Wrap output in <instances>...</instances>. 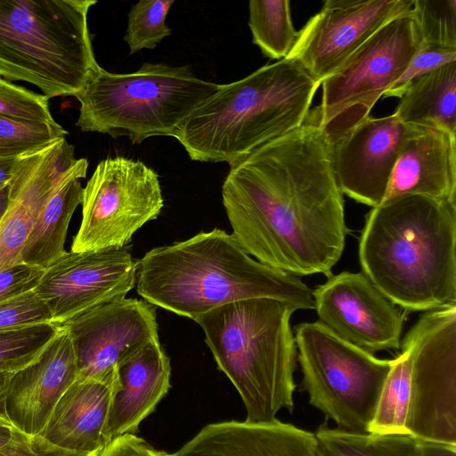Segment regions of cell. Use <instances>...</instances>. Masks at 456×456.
<instances>
[{
  "instance_id": "cell-40",
  "label": "cell",
  "mask_w": 456,
  "mask_h": 456,
  "mask_svg": "<svg viewBox=\"0 0 456 456\" xmlns=\"http://www.w3.org/2000/svg\"><path fill=\"white\" fill-rule=\"evenodd\" d=\"M20 159L0 158V190L9 184Z\"/></svg>"
},
{
  "instance_id": "cell-16",
  "label": "cell",
  "mask_w": 456,
  "mask_h": 456,
  "mask_svg": "<svg viewBox=\"0 0 456 456\" xmlns=\"http://www.w3.org/2000/svg\"><path fill=\"white\" fill-rule=\"evenodd\" d=\"M408 128L394 113L369 116L332 142L333 167L342 193L372 208L380 205Z\"/></svg>"
},
{
  "instance_id": "cell-41",
  "label": "cell",
  "mask_w": 456,
  "mask_h": 456,
  "mask_svg": "<svg viewBox=\"0 0 456 456\" xmlns=\"http://www.w3.org/2000/svg\"><path fill=\"white\" fill-rule=\"evenodd\" d=\"M18 429L0 426V449L7 444Z\"/></svg>"
},
{
  "instance_id": "cell-26",
  "label": "cell",
  "mask_w": 456,
  "mask_h": 456,
  "mask_svg": "<svg viewBox=\"0 0 456 456\" xmlns=\"http://www.w3.org/2000/svg\"><path fill=\"white\" fill-rule=\"evenodd\" d=\"M253 43L273 60L289 56L299 32L295 29L289 0H251L248 22Z\"/></svg>"
},
{
  "instance_id": "cell-39",
  "label": "cell",
  "mask_w": 456,
  "mask_h": 456,
  "mask_svg": "<svg viewBox=\"0 0 456 456\" xmlns=\"http://www.w3.org/2000/svg\"><path fill=\"white\" fill-rule=\"evenodd\" d=\"M10 377L9 374L0 371V426L17 429L5 411V397Z\"/></svg>"
},
{
  "instance_id": "cell-19",
  "label": "cell",
  "mask_w": 456,
  "mask_h": 456,
  "mask_svg": "<svg viewBox=\"0 0 456 456\" xmlns=\"http://www.w3.org/2000/svg\"><path fill=\"white\" fill-rule=\"evenodd\" d=\"M404 195L456 203V134L409 126L382 202Z\"/></svg>"
},
{
  "instance_id": "cell-37",
  "label": "cell",
  "mask_w": 456,
  "mask_h": 456,
  "mask_svg": "<svg viewBox=\"0 0 456 456\" xmlns=\"http://www.w3.org/2000/svg\"><path fill=\"white\" fill-rule=\"evenodd\" d=\"M97 456H172V453L155 449L134 434H126L111 440Z\"/></svg>"
},
{
  "instance_id": "cell-1",
  "label": "cell",
  "mask_w": 456,
  "mask_h": 456,
  "mask_svg": "<svg viewBox=\"0 0 456 456\" xmlns=\"http://www.w3.org/2000/svg\"><path fill=\"white\" fill-rule=\"evenodd\" d=\"M222 201L232 235L256 261L297 277L332 275L348 233L344 194L331 143L308 115L232 164Z\"/></svg>"
},
{
  "instance_id": "cell-4",
  "label": "cell",
  "mask_w": 456,
  "mask_h": 456,
  "mask_svg": "<svg viewBox=\"0 0 456 456\" xmlns=\"http://www.w3.org/2000/svg\"><path fill=\"white\" fill-rule=\"evenodd\" d=\"M321 86L285 58L219 87L186 119L175 139L189 158L231 166L301 126Z\"/></svg>"
},
{
  "instance_id": "cell-36",
  "label": "cell",
  "mask_w": 456,
  "mask_h": 456,
  "mask_svg": "<svg viewBox=\"0 0 456 456\" xmlns=\"http://www.w3.org/2000/svg\"><path fill=\"white\" fill-rule=\"evenodd\" d=\"M44 270L26 263L12 266L0 273V300L34 290Z\"/></svg>"
},
{
  "instance_id": "cell-11",
  "label": "cell",
  "mask_w": 456,
  "mask_h": 456,
  "mask_svg": "<svg viewBox=\"0 0 456 456\" xmlns=\"http://www.w3.org/2000/svg\"><path fill=\"white\" fill-rule=\"evenodd\" d=\"M402 343L411 352L407 434L456 445V305L427 311Z\"/></svg>"
},
{
  "instance_id": "cell-13",
  "label": "cell",
  "mask_w": 456,
  "mask_h": 456,
  "mask_svg": "<svg viewBox=\"0 0 456 456\" xmlns=\"http://www.w3.org/2000/svg\"><path fill=\"white\" fill-rule=\"evenodd\" d=\"M137 263L125 248L67 251L44 270L34 289L57 328L107 302L126 297L136 281Z\"/></svg>"
},
{
  "instance_id": "cell-7",
  "label": "cell",
  "mask_w": 456,
  "mask_h": 456,
  "mask_svg": "<svg viewBox=\"0 0 456 456\" xmlns=\"http://www.w3.org/2000/svg\"><path fill=\"white\" fill-rule=\"evenodd\" d=\"M218 87L188 66L147 62L125 74L99 66L75 96L80 103L76 126L137 144L153 136L176 138L189 116Z\"/></svg>"
},
{
  "instance_id": "cell-28",
  "label": "cell",
  "mask_w": 456,
  "mask_h": 456,
  "mask_svg": "<svg viewBox=\"0 0 456 456\" xmlns=\"http://www.w3.org/2000/svg\"><path fill=\"white\" fill-rule=\"evenodd\" d=\"M59 331L47 323L0 332V371L12 376L35 362Z\"/></svg>"
},
{
  "instance_id": "cell-8",
  "label": "cell",
  "mask_w": 456,
  "mask_h": 456,
  "mask_svg": "<svg viewBox=\"0 0 456 456\" xmlns=\"http://www.w3.org/2000/svg\"><path fill=\"white\" fill-rule=\"evenodd\" d=\"M295 342L309 403L338 428L368 433L393 359L377 358L319 321L297 325Z\"/></svg>"
},
{
  "instance_id": "cell-17",
  "label": "cell",
  "mask_w": 456,
  "mask_h": 456,
  "mask_svg": "<svg viewBox=\"0 0 456 456\" xmlns=\"http://www.w3.org/2000/svg\"><path fill=\"white\" fill-rule=\"evenodd\" d=\"M76 159L66 137L20 157L0 220V273L23 263L22 250L40 209L61 173Z\"/></svg>"
},
{
  "instance_id": "cell-33",
  "label": "cell",
  "mask_w": 456,
  "mask_h": 456,
  "mask_svg": "<svg viewBox=\"0 0 456 456\" xmlns=\"http://www.w3.org/2000/svg\"><path fill=\"white\" fill-rule=\"evenodd\" d=\"M47 323L51 312L35 290L0 300V332Z\"/></svg>"
},
{
  "instance_id": "cell-25",
  "label": "cell",
  "mask_w": 456,
  "mask_h": 456,
  "mask_svg": "<svg viewBox=\"0 0 456 456\" xmlns=\"http://www.w3.org/2000/svg\"><path fill=\"white\" fill-rule=\"evenodd\" d=\"M320 456H418L408 434L354 433L321 426L314 433Z\"/></svg>"
},
{
  "instance_id": "cell-15",
  "label": "cell",
  "mask_w": 456,
  "mask_h": 456,
  "mask_svg": "<svg viewBox=\"0 0 456 456\" xmlns=\"http://www.w3.org/2000/svg\"><path fill=\"white\" fill-rule=\"evenodd\" d=\"M319 322L371 354L401 348L404 314L362 273L342 272L313 290Z\"/></svg>"
},
{
  "instance_id": "cell-18",
  "label": "cell",
  "mask_w": 456,
  "mask_h": 456,
  "mask_svg": "<svg viewBox=\"0 0 456 456\" xmlns=\"http://www.w3.org/2000/svg\"><path fill=\"white\" fill-rule=\"evenodd\" d=\"M59 329L43 355L9 379L5 411L14 427L27 435H40L54 406L77 379L70 334Z\"/></svg>"
},
{
  "instance_id": "cell-38",
  "label": "cell",
  "mask_w": 456,
  "mask_h": 456,
  "mask_svg": "<svg viewBox=\"0 0 456 456\" xmlns=\"http://www.w3.org/2000/svg\"><path fill=\"white\" fill-rule=\"evenodd\" d=\"M418 456H456V445L419 440Z\"/></svg>"
},
{
  "instance_id": "cell-34",
  "label": "cell",
  "mask_w": 456,
  "mask_h": 456,
  "mask_svg": "<svg viewBox=\"0 0 456 456\" xmlns=\"http://www.w3.org/2000/svg\"><path fill=\"white\" fill-rule=\"evenodd\" d=\"M452 62H456V49L421 45L403 74L383 96L400 98L413 80Z\"/></svg>"
},
{
  "instance_id": "cell-27",
  "label": "cell",
  "mask_w": 456,
  "mask_h": 456,
  "mask_svg": "<svg viewBox=\"0 0 456 456\" xmlns=\"http://www.w3.org/2000/svg\"><path fill=\"white\" fill-rule=\"evenodd\" d=\"M411 352L401 343V354L393 359L368 433L407 434L405 422L410 403Z\"/></svg>"
},
{
  "instance_id": "cell-30",
  "label": "cell",
  "mask_w": 456,
  "mask_h": 456,
  "mask_svg": "<svg viewBox=\"0 0 456 456\" xmlns=\"http://www.w3.org/2000/svg\"><path fill=\"white\" fill-rule=\"evenodd\" d=\"M411 14L422 45L456 49V0H413Z\"/></svg>"
},
{
  "instance_id": "cell-31",
  "label": "cell",
  "mask_w": 456,
  "mask_h": 456,
  "mask_svg": "<svg viewBox=\"0 0 456 456\" xmlns=\"http://www.w3.org/2000/svg\"><path fill=\"white\" fill-rule=\"evenodd\" d=\"M60 124H23L0 117V158H19L66 137Z\"/></svg>"
},
{
  "instance_id": "cell-22",
  "label": "cell",
  "mask_w": 456,
  "mask_h": 456,
  "mask_svg": "<svg viewBox=\"0 0 456 456\" xmlns=\"http://www.w3.org/2000/svg\"><path fill=\"white\" fill-rule=\"evenodd\" d=\"M114 379H79L54 406L40 436L60 448L80 452H100L108 444L107 422Z\"/></svg>"
},
{
  "instance_id": "cell-23",
  "label": "cell",
  "mask_w": 456,
  "mask_h": 456,
  "mask_svg": "<svg viewBox=\"0 0 456 456\" xmlns=\"http://www.w3.org/2000/svg\"><path fill=\"white\" fill-rule=\"evenodd\" d=\"M88 161L77 159L66 168L40 209L22 250V261L45 270L67 251L64 244L71 217L82 202L81 179Z\"/></svg>"
},
{
  "instance_id": "cell-42",
  "label": "cell",
  "mask_w": 456,
  "mask_h": 456,
  "mask_svg": "<svg viewBox=\"0 0 456 456\" xmlns=\"http://www.w3.org/2000/svg\"><path fill=\"white\" fill-rule=\"evenodd\" d=\"M8 189H9V184L0 190V220L6 209V207H7Z\"/></svg>"
},
{
  "instance_id": "cell-24",
  "label": "cell",
  "mask_w": 456,
  "mask_h": 456,
  "mask_svg": "<svg viewBox=\"0 0 456 456\" xmlns=\"http://www.w3.org/2000/svg\"><path fill=\"white\" fill-rule=\"evenodd\" d=\"M405 125L456 134V62L413 80L394 112Z\"/></svg>"
},
{
  "instance_id": "cell-3",
  "label": "cell",
  "mask_w": 456,
  "mask_h": 456,
  "mask_svg": "<svg viewBox=\"0 0 456 456\" xmlns=\"http://www.w3.org/2000/svg\"><path fill=\"white\" fill-rule=\"evenodd\" d=\"M135 282L145 301L192 320L257 297L314 309L313 290L297 276L261 264L217 228L151 249L137 262Z\"/></svg>"
},
{
  "instance_id": "cell-5",
  "label": "cell",
  "mask_w": 456,
  "mask_h": 456,
  "mask_svg": "<svg viewBox=\"0 0 456 456\" xmlns=\"http://www.w3.org/2000/svg\"><path fill=\"white\" fill-rule=\"evenodd\" d=\"M294 305L271 297L226 304L197 317L218 369L245 405L248 422H271L294 409Z\"/></svg>"
},
{
  "instance_id": "cell-32",
  "label": "cell",
  "mask_w": 456,
  "mask_h": 456,
  "mask_svg": "<svg viewBox=\"0 0 456 456\" xmlns=\"http://www.w3.org/2000/svg\"><path fill=\"white\" fill-rule=\"evenodd\" d=\"M0 117L23 124H59L52 116L49 98L0 77Z\"/></svg>"
},
{
  "instance_id": "cell-6",
  "label": "cell",
  "mask_w": 456,
  "mask_h": 456,
  "mask_svg": "<svg viewBox=\"0 0 456 456\" xmlns=\"http://www.w3.org/2000/svg\"><path fill=\"white\" fill-rule=\"evenodd\" d=\"M94 0H0V77L49 99L76 96L100 66L88 12Z\"/></svg>"
},
{
  "instance_id": "cell-20",
  "label": "cell",
  "mask_w": 456,
  "mask_h": 456,
  "mask_svg": "<svg viewBox=\"0 0 456 456\" xmlns=\"http://www.w3.org/2000/svg\"><path fill=\"white\" fill-rule=\"evenodd\" d=\"M172 456H320L314 433L279 419L205 426Z\"/></svg>"
},
{
  "instance_id": "cell-14",
  "label": "cell",
  "mask_w": 456,
  "mask_h": 456,
  "mask_svg": "<svg viewBox=\"0 0 456 456\" xmlns=\"http://www.w3.org/2000/svg\"><path fill=\"white\" fill-rule=\"evenodd\" d=\"M60 328L70 334L79 379H114L122 360L159 338L155 305L137 298L107 302Z\"/></svg>"
},
{
  "instance_id": "cell-35",
  "label": "cell",
  "mask_w": 456,
  "mask_h": 456,
  "mask_svg": "<svg viewBox=\"0 0 456 456\" xmlns=\"http://www.w3.org/2000/svg\"><path fill=\"white\" fill-rule=\"evenodd\" d=\"M99 452H80L60 448L40 436L17 430L10 442L0 449V456H97Z\"/></svg>"
},
{
  "instance_id": "cell-29",
  "label": "cell",
  "mask_w": 456,
  "mask_h": 456,
  "mask_svg": "<svg viewBox=\"0 0 456 456\" xmlns=\"http://www.w3.org/2000/svg\"><path fill=\"white\" fill-rule=\"evenodd\" d=\"M173 4V0H141L132 5L124 36L130 54L154 49L171 35L166 19Z\"/></svg>"
},
{
  "instance_id": "cell-9",
  "label": "cell",
  "mask_w": 456,
  "mask_h": 456,
  "mask_svg": "<svg viewBox=\"0 0 456 456\" xmlns=\"http://www.w3.org/2000/svg\"><path fill=\"white\" fill-rule=\"evenodd\" d=\"M420 46L410 12L385 24L322 82L321 104L309 116L330 143L370 116Z\"/></svg>"
},
{
  "instance_id": "cell-21",
  "label": "cell",
  "mask_w": 456,
  "mask_h": 456,
  "mask_svg": "<svg viewBox=\"0 0 456 456\" xmlns=\"http://www.w3.org/2000/svg\"><path fill=\"white\" fill-rule=\"evenodd\" d=\"M116 370L118 383L106 429L108 444L126 434H135L170 388V361L159 338L122 360Z\"/></svg>"
},
{
  "instance_id": "cell-2",
  "label": "cell",
  "mask_w": 456,
  "mask_h": 456,
  "mask_svg": "<svg viewBox=\"0 0 456 456\" xmlns=\"http://www.w3.org/2000/svg\"><path fill=\"white\" fill-rule=\"evenodd\" d=\"M362 273L406 312L456 305V203L404 195L372 208L359 241Z\"/></svg>"
},
{
  "instance_id": "cell-10",
  "label": "cell",
  "mask_w": 456,
  "mask_h": 456,
  "mask_svg": "<svg viewBox=\"0 0 456 456\" xmlns=\"http://www.w3.org/2000/svg\"><path fill=\"white\" fill-rule=\"evenodd\" d=\"M82 219L71 251L119 249L164 206L159 175L140 160L118 156L98 163L83 188Z\"/></svg>"
},
{
  "instance_id": "cell-12",
  "label": "cell",
  "mask_w": 456,
  "mask_h": 456,
  "mask_svg": "<svg viewBox=\"0 0 456 456\" xmlns=\"http://www.w3.org/2000/svg\"><path fill=\"white\" fill-rule=\"evenodd\" d=\"M413 0H327L299 30L287 58L322 84L374 33L411 12Z\"/></svg>"
}]
</instances>
